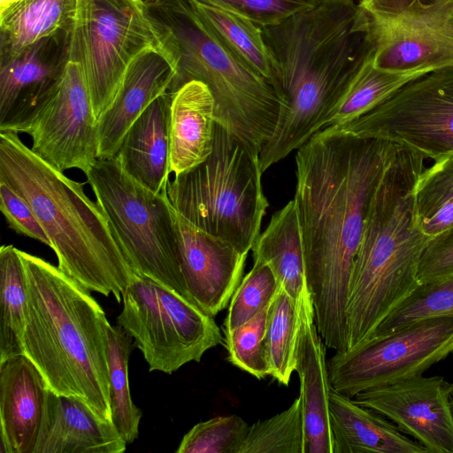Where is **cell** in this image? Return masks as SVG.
Segmentation results:
<instances>
[{
  "instance_id": "6da1fadb",
  "label": "cell",
  "mask_w": 453,
  "mask_h": 453,
  "mask_svg": "<svg viewBox=\"0 0 453 453\" xmlns=\"http://www.w3.org/2000/svg\"><path fill=\"white\" fill-rule=\"evenodd\" d=\"M395 143L333 127L297 150L296 206L315 324L326 348L349 349L347 303L370 205Z\"/></svg>"
},
{
  "instance_id": "7a4b0ae2",
  "label": "cell",
  "mask_w": 453,
  "mask_h": 453,
  "mask_svg": "<svg viewBox=\"0 0 453 453\" xmlns=\"http://www.w3.org/2000/svg\"><path fill=\"white\" fill-rule=\"evenodd\" d=\"M262 32L281 104L259 152L265 172L326 127L373 46L368 17L354 0H320Z\"/></svg>"
},
{
  "instance_id": "3957f363",
  "label": "cell",
  "mask_w": 453,
  "mask_h": 453,
  "mask_svg": "<svg viewBox=\"0 0 453 453\" xmlns=\"http://www.w3.org/2000/svg\"><path fill=\"white\" fill-rule=\"evenodd\" d=\"M20 255L27 290L24 354L51 391L82 401L111 422L104 310L58 266L23 250Z\"/></svg>"
},
{
  "instance_id": "277c9868",
  "label": "cell",
  "mask_w": 453,
  "mask_h": 453,
  "mask_svg": "<svg viewBox=\"0 0 453 453\" xmlns=\"http://www.w3.org/2000/svg\"><path fill=\"white\" fill-rule=\"evenodd\" d=\"M0 181L30 205L61 271L90 291L122 301L137 275L84 182L68 178L10 131L0 132Z\"/></svg>"
},
{
  "instance_id": "5b68a950",
  "label": "cell",
  "mask_w": 453,
  "mask_h": 453,
  "mask_svg": "<svg viewBox=\"0 0 453 453\" xmlns=\"http://www.w3.org/2000/svg\"><path fill=\"white\" fill-rule=\"evenodd\" d=\"M424 159L395 144L372 197L349 283V349L370 339L419 285L418 262L430 239L418 225L415 206Z\"/></svg>"
},
{
  "instance_id": "8992f818",
  "label": "cell",
  "mask_w": 453,
  "mask_h": 453,
  "mask_svg": "<svg viewBox=\"0 0 453 453\" xmlns=\"http://www.w3.org/2000/svg\"><path fill=\"white\" fill-rule=\"evenodd\" d=\"M259 152L215 121L209 157L167 184L169 200L180 215L246 255L260 235L268 207Z\"/></svg>"
},
{
  "instance_id": "52a82bcc",
  "label": "cell",
  "mask_w": 453,
  "mask_h": 453,
  "mask_svg": "<svg viewBox=\"0 0 453 453\" xmlns=\"http://www.w3.org/2000/svg\"><path fill=\"white\" fill-rule=\"evenodd\" d=\"M165 21L179 58L169 93L203 82L214 98L215 121L261 150L276 128L280 101L273 85L240 63L204 27L187 0H172Z\"/></svg>"
},
{
  "instance_id": "ba28073f",
  "label": "cell",
  "mask_w": 453,
  "mask_h": 453,
  "mask_svg": "<svg viewBox=\"0 0 453 453\" xmlns=\"http://www.w3.org/2000/svg\"><path fill=\"white\" fill-rule=\"evenodd\" d=\"M85 174L136 275L191 302L180 267L177 211L167 189H148L125 172L116 157L97 158Z\"/></svg>"
},
{
  "instance_id": "9c48e42d",
  "label": "cell",
  "mask_w": 453,
  "mask_h": 453,
  "mask_svg": "<svg viewBox=\"0 0 453 453\" xmlns=\"http://www.w3.org/2000/svg\"><path fill=\"white\" fill-rule=\"evenodd\" d=\"M70 45L81 62L97 119L139 56L159 50L178 58L167 28L142 0H77Z\"/></svg>"
},
{
  "instance_id": "30bf717a",
  "label": "cell",
  "mask_w": 453,
  "mask_h": 453,
  "mask_svg": "<svg viewBox=\"0 0 453 453\" xmlns=\"http://www.w3.org/2000/svg\"><path fill=\"white\" fill-rule=\"evenodd\" d=\"M122 304L117 323L134 340L150 372L172 374L225 342L213 317L149 277L130 282Z\"/></svg>"
},
{
  "instance_id": "8fae6325",
  "label": "cell",
  "mask_w": 453,
  "mask_h": 453,
  "mask_svg": "<svg viewBox=\"0 0 453 453\" xmlns=\"http://www.w3.org/2000/svg\"><path fill=\"white\" fill-rule=\"evenodd\" d=\"M453 354V314L427 317L373 336L327 360L331 386L360 392L421 375Z\"/></svg>"
},
{
  "instance_id": "7c38bea8",
  "label": "cell",
  "mask_w": 453,
  "mask_h": 453,
  "mask_svg": "<svg viewBox=\"0 0 453 453\" xmlns=\"http://www.w3.org/2000/svg\"><path fill=\"white\" fill-rule=\"evenodd\" d=\"M376 67L426 74L453 67V0H361Z\"/></svg>"
},
{
  "instance_id": "4fadbf2b",
  "label": "cell",
  "mask_w": 453,
  "mask_h": 453,
  "mask_svg": "<svg viewBox=\"0 0 453 453\" xmlns=\"http://www.w3.org/2000/svg\"><path fill=\"white\" fill-rule=\"evenodd\" d=\"M333 127L394 142L424 158L453 153V67L412 80L364 115Z\"/></svg>"
},
{
  "instance_id": "5bb4252c",
  "label": "cell",
  "mask_w": 453,
  "mask_h": 453,
  "mask_svg": "<svg viewBox=\"0 0 453 453\" xmlns=\"http://www.w3.org/2000/svg\"><path fill=\"white\" fill-rule=\"evenodd\" d=\"M50 97L25 128L31 150L61 172L86 173L98 158L97 119L81 62L70 45Z\"/></svg>"
},
{
  "instance_id": "9a60e30c",
  "label": "cell",
  "mask_w": 453,
  "mask_h": 453,
  "mask_svg": "<svg viewBox=\"0 0 453 453\" xmlns=\"http://www.w3.org/2000/svg\"><path fill=\"white\" fill-rule=\"evenodd\" d=\"M453 383L421 375L358 393L353 400L387 417L426 452L453 453Z\"/></svg>"
},
{
  "instance_id": "2e32d148",
  "label": "cell",
  "mask_w": 453,
  "mask_h": 453,
  "mask_svg": "<svg viewBox=\"0 0 453 453\" xmlns=\"http://www.w3.org/2000/svg\"><path fill=\"white\" fill-rule=\"evenodd\" d=\"M179 261L189 299L215 317L228 306L243 277L246 254L195 226L177 212Z\"/></svg>"
},
{
  "instance_id": "e0dca14e",
  "label": "cell",
  "mask_w": 453,
  "mask_h": 453,
  "mask_svg": "<svg viewBox=\"0 0 453 453\" xmlns=\"http://www.w3.org/2000/svg\"><path fill=\"white\" fill-rule=\"evenodd\" d=\"M178 64L175 55L159 50L146 51L131 64L114 100L97 119L98 158L116 157L136 119L169 92Z\"/></svg>"
},
{
  "instance_id": "ac0fdd59",
  "label": "cell",
  "mask_w": 453,
  "mask_h": 453,
  "mask_svg": "<svg viewBox=\"0 0 453 453\" xmlns=\"http://www.w3.org/2000/svg\"><path fill=\"white\" fill-rule=\"evenodd\" d=\"M47 383L25 355L0 361V453H34Z\"/></svg>"
},
{
  "instance_id": "d6986e66",
  "label": "cell",
  "mask_w": 453,
  "mask_h": 453,
  "mask_svg": "<svg viewBox=\"0 0 453 453\" xmlns=\"http://www.w3.org/2000/svg\"><path fill=\"white\" fill-rule=\"evenodd\" d=\"M127 446L112 422L82 401L48 388L34 453H122Z\"/></svg>"
},
{
  "instance_id": "ffe728a7",
  "label": "cell",
  "mask_w": 453,
  "mask_h": 453,
  "mask_svg": "<svg viewBox=\"0 0 453 453\" xmlns=\"http://www.w3.org/2000/svg\"><path fill=\"white\" fill-rule=\"evenodd\" d=\"M45 41L1 63L0 132L23 133L54 91L63 65L46 59Z\"/></svg>"
},
{
  "instance_id": "44dd1931",
  "label": "cell",
  "mask_w": 453,
  "mask_h": 453,
  "mask_svg": "<svg viewBox=\"0 0 453 453\" xmlns=\"http://www.w3.org/2000/svg\"><path fill=\"white\" fill-rule=\"evenodd\" d=\"M300 340L296 372L300 382L306 436V453H334L329 410L326 346L315 324L314 310L298 314Z\"/></svg>"
},
{
  "instance_id": "7402d4cb",
  "label": "cell",
  "mask_w": 453,
  "mask_h": 453,
  "mask_svg": "<svg viewBox=\"0 0 453 453\" xmlns=\"http://www.w3.org/2000/svg\"><path fill=\"white\" fill-rule=\"evenodd\" d=\"M170 94V173L177 175L201 164L211 152L214 98L208 87L196 80Z\"/></svg>"
},
{
  "instance_id": "603a6c76",
  "label": "cell",
  "mask_w": 453,
  "mask_h": 453,
  "mask_svg": "<svg viewBox=\"0 0 453 453\" xmlns=\"http://www.w3.org/2000/svg\"><path fill=\"white\" fill-rule=\"evenodd\" d=\"M169 92L155 99L125 134L116 155L126 173L148 189H167L170 175Z\"/></svg>"
},
{
  "instance_id": "cb8c5ba5",
  "label": "cell",
  "mask_w": 453,
  "mask_h": 453,
  "mask_svg": "<svg viewBox=\"0 0 453 453\" xmlns=\"http://www.w3.org/2000/svg\"><path fill=\"white\" fill-rule=\"evenodd\" d=\"M334 453H421L426 449L380 414L331 389Z\"/></svg>"
},
{
  "instance_id": "d4e9b609",
  "label": "cell",
  "mask_w": 453,
  "mask_h": 453,
  "mask_svg": "<svg viewBox=\"0 0 453 453\" xmlns=\"http://www.w3.org/2000/svg\"><path fill=\"white\" fill-rule=\"evenodd\" d=\"M251 250L254 259L262 260L272 268L280 286L295 303L297 312L313 307L294 199L273 214Z\"/></svg>"
},
{
  "instance_id": "484cf974",
  "label": "cell",
  "mask_w": 453,
  "mask_h": 453,
  "mask_svg": "<svg viewBox=\"0 0 453 453\" xmlns=\"http://www.w3.org/2000/svg\"><path fill=\"white\" fill-rule=\"evenodd\" d=\"M187 2L204 27L240 63L270 82L271 63L261 27L213 0Z\"/></svg>"
},
{
  "instance_id": "4316f807",
  "label": "cell",
  "mask_w": 453,
  "mask_h": 453,
  "mask_svg": "<svg viewBox=\"0 0 453 453\" xmlns=\"http://www.w3.org/2000/svg\"><path fill=\"white\" fill-rule=\"evenodd\" d=\"M77 0H21L0 15L7 57L56 34L73 21Z\"/></svg>"
},
{
  "instance_id": "83f0119b",
  "label": "cell",
  "mask_w": 453,
  "mask_h": 453,
  "mask_svg": "<svg viewBox=\"0 0 453 453\" xmlns=\"http://www.w3.org/2000/svg\"><path fill=\"white\" fill-rule=\"evenodd\" d=\"M27 290L20 250L0 248V361L24 354Z\"/></svg>"
},
{
  "instance_id": "f1b7e54d",
  "label": "cell",
  "mask_w": 453,
  "mask_h": 453,
  "mask_svg": "<svg viewBox=\"0 0 453 453\" xmlns=\"http://www.w3.org/2000/svg\"><path fill=\"white\" fill-rule=\"evenodd\" d=\"M107 336L111 422L126 443L130 444L138 437L142 416L132 401L129 388L128 362L135 345L131 335L119 325L109 323Z\"/></svg>"
},
{
  "instance_id": "f546056e",
  "label": "cell",
  "mask_w": 453,
  "mask_h": 453,
  "mask_svg": "<svg viewBox=\"0 0 453 453\" xmlns=\"http://www.w3.org/2000/svg\"><path fill=\"white\" fill-rule=\"evenodd\" d=\"M422 75L389 72L376 67L373 50L330 116L326 127L342 126L359 118L403 85Z\"/></svg>"
},
{
  "instance_id": "4dcf8cb0",
  "label": "cell",
  "mask_w": 453,
  "mask_h": 453,
  "mask_svg": "<svg viewBox=\"0 0 453 453\" xmlns=\"http://www.w3.org/2000/svg\"><path fill=\"white\" fill-rule=\"evenodd\" d=\"M414 193L418 225L427 237L453 226V153L422 171Z\"/></svg>"
},
{
  "instance_id": "1f68e13d",
  "label": "cell",
  "mask_w": 453,
  "mask_h": 453,
  "mask_svg": "<svg viewBox=\"0 0 453 453\" xmlns=\"http://www.w3.org/2000/svg\"><path fill=\"white\" fill-rule=\"evenodd\" d=\"M300 340V320L295 303L280 286L268 313L265 349L270 376L288 386L296 370Z\"/></svg>"
},
{
  "instance_id": "d6a6232c",
  "label": "cell",
  "mask_w": 453,
  "mask_h": 453,
  "mask_svg": "<svg viewBox=\"0 0 453 453\" xmlns=\"http://www.w3.org/2000/svg\"><path fill=\"white\" fill-rule=\"evenodd\" d=\"M239 453H306L302 395L285 411L250 426Z\"/></svg>"
},
{
  "instance_id": "836d02e7",
  "label": "cell",
  "mask_w": 453,
  "mask_h": 453,
  "mask_svg": "<svg viewBox=\"0 0 453 453\" xmlns=\"http://www.w3.org/2000/svg\"><path fill=\"white\" fill-rule=\"evenodd\" d=\"M279 288V281L269 265L254 259L253 267L242 277L231 297L223 332H229L255 317L272 302Z\"/></svg>"
},
{
  "instance_id": "e575fe53",
  "label": "cell",
  "mask_w": 453,
  "mask_h": 453,
  "mask_svg": "<svg viewBox=\"0 0 453 453\" xmlns=\"http://www.w3.org/2000/svg\"><path fill=\"white\" fill-rule=\"evenodd\" d=\"M445 314H453V276L419 284L381 322L372 337L388 333L421 319Z\"/></svg>"
},
{
  "instance_id": "d590c367",
  "label": "cell",
  "mask_w": 453,
  "mask_h": 453,
  "mask_svg": "<svg viewBox=\"0 0 453 453\" xmlns=\"http://www.w3.org/2000/svg\"><path fill=\"white\" fill-rule=\"evenodd\" d=\"M271 303L246 323L224 333L228 361L258 380L270 376L265 332Z\"/></svg>"
},
{
  "instance_id": "8d00e7d4",
  "label": "cell",
  "mask_w": 453,
  "mask_h": 453,
  "mask_svg": "<svg viewBox=\"0 0 453 453\" xmlns=\"http://www.w3.org/2000/svg\"><path fill=\"white\" fill-rule=\"evenodd\" d=\"M250 426L236 414L196 424L182 437L177 453H239Z\"/></svg>"
},
{
  "instance_id": "74e56055",
  "label": "cell",
  "mask_w": 453,
  "mask_h": 453,
  "mask_svg": "<svg viewBox=\"0 0 453 453\" xmlns=\"http://www.w3.org/2000/svg\"><path fill=\"white\" fill-rule=\"evenodd\" d=\"M253 21L259 27L279 24L315 7L320 0H213Z\"/></svg>"
},
{
  "instance_id": "f35d334b",
  "label": "cell",
  "mask_w": 453,
  "mask_h": 453,
  "mask_svg": "<svg viewBox=\"0 0 453 453\" xmlns=\"http://www.w3.org/2000/svg\"><path fill=\"white\" fill-rule=\"evenodd\" d=\"M0 210L11 229L50 248V241L30 205L4 181H0Z\"/></svg>"
},
{
  "instance_id": "ab89813d",
  "label": "cell",
  "mask_w": 453,
  "mask_h": 453,
  "mask_svg": "<svg viewBox=\"0 0 453 453\" xmlns=\"http://www.w3.org/2000/svg\"><path fill=\"white\" fill-rule=\"evenodd\" d=\"M450 276H453V226L427 241L418 268L419 284Z\"/></svg>"
},
{
  "instance_id": "60d3db41",
  "label": "cell",
  "mask_w": 453,
  "mask_h": 453,
  "mask_svg": "<svg viewBox=\"0 0 453 453\" xmlns=\"http://www.w3.org/2000/svg\"><path fill=\"white\" fill-rule=\"evenodd\" d=\"M21 0H0V15Z\"/></svg>"
},
{
  "instance_id": "b9f144b4",
  "label": "cell",
  "mask_w": 453,
  "mask_h": 453,
  "mask_svg": "<svg viewBox=\"0 0 453 453\" xmlns=\"http://www.w3.org/2000/svg\"><path fill=\"white\" fill-rule=\"evenodd\" d=\"M451 401H452V405H453V393L451 395Z\"/></svg>"
}]
</instances>
